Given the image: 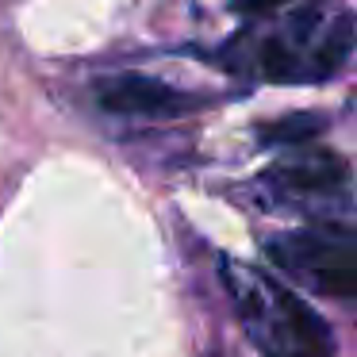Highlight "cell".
<instances>
[{
	"instance_id": "7",
	"label": "cell",
	"mask_w": 357,
	"mask_h": 357,
	"mask_svg": "<svg viewBox=\"0 0 357 357\" xmlns=\"http://www.w3.org/2000/svg\"><path fill=\"white\" fill-rule=\"evenodd\" d=\"M296 0H231V8L238 12V16H250V20H269V16H277V12H284V8H292Z\"/></svg>"
},
{
	"instance_id": "3",
	"label": "cell",
	"mask_w": 357,
	"mask_h": 357,
	"mask_svg": "<svg viewBox=\"0 0 357 357\" xmlns=\"http://www.w3.org/2000/svg\"><path fill=\"white\" fill-rule=\"evenodd\" d=\"M265 254L311 292L331 300L357 296V238L349 223H311L273 234Z\"/></svg>"
},
{
	"instance_id": "4",
	"label": "cell",
	"mask_w": 357,
	"mask_h": 357,
	"mask_svg": "<svg viewBox=\"0 0 357 357\" xmlns=\"http://www.w3.org/2000/svg\"><path fill=\"white\" fill-rule=\"evenodd\" d=\"M265 200L280 211H303L315 223H349V165L334 150H296L261 177Z\"/></svg>"
},
{
	"instance_id": "2",
	"label": "cell",
	"mask_w": 357,
	"mask_h": 357,
	"mask_svg": "<svg viewBox=\"0 0 357 357\" xmlns=\"http://www.w3.org/2000/svg\"><path fill=\"white\" fill-rule=\"evenodd\" d=\"M227 300L261 357H334V334L292 288L246 261H219Z\"/></svg>"
},
{
	"instance_id": "5",
	"label": "cell",
	"mask_w": 357,
	"mask_h": 357,
	"mask_svg": "<svg viewBox=\"0 0 357 357\" xmlns=\"http://www.w3.org/2000/svg\"><path fill=\"white\" fill-rule=\"evenodd\" d=\"M93 96L104 112L127 116V119H177L204 104V96L185 93L177 85H165V81L146 77V73H112V77H100Z\"/></svg>"
},
{
	"instance_id": "6",
	"label": "cell",
	"mask_w": 357,
	"mask_h": 357,
	"mask_svg": "<svg viewBox=\"0 0 357 357\" xmlns=\"http://www.w3.org/2000/svg\"><path fill=\"white\" fill-rule=\"evenodd\" d=\"M319 127H323V119L311 116V112H303V116H288V119H280V123L265 127L261 139H269V142H303V139H311Z\"/></svg>"
},
{
	"instance_id": "1",
	"label": "cell",
	"mask_w": 357,
	"mask_h": 357,
	"mask_svg": "<svg viewBox=\"0 0 357 357\" xmlns=\"http://www.w3.org/2000/svg\"><path fill=\"white\" fill-rule=\"evenodd\" d=\"M354 54V12L346 4L284 12L265 24H250L223 43L219 62L231 73L269 85H323L338 77Z\"/></svg>"
}]
</instances>
